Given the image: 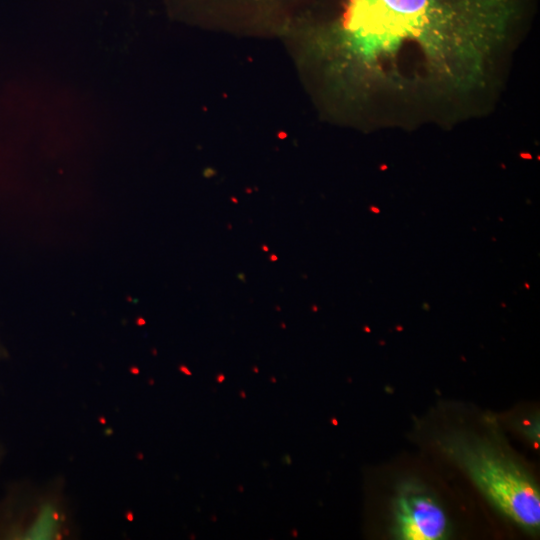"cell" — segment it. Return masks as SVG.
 Returning <instances> with one entry per match:
<instances>
[{
  "instance_id": "4",
  "label": "cell",
  "mask_w": 540,
  "mask_h": 540,
  "mask_svg": "<svg viewBox=\"0 0 540 540\" xmlns=\"http://www.w3.org/2000/svg\"><path fill=\"white\" fill-rule=\"evenodd\" d=\"M220 377L218 378V382H221L224 380V376L223 375H219Z\"/></svg>"
},
{
  "instance_id": "2",
  "label": "cell",
  "mask_w": 540,
  "mask_h": 540,
  "mask_svg": "<svg viewBox=\"0 0 540 540\" xmlns=\"http://www.w3.org/2000/svg\"><path fill=\"white\" fill-rule=\"evenodd\" d=\"M393 531L402 540H440L449 534L447 516L438 501L416 483L403 484L393 502Z\"/></svg>"
},
{
  "instance_id": "1",
  "label": "cell",
  "mask_w": 540,
  "mask_h": 540,
  "mask_svg": "<svg viewBox=\"0 0 540 540\" xmlns=\"http://www.w3.org/2000/svg\"><path fill=\"white\" fill-rule=\"evenodd\" d=\"M437 443L499 512L530 532L538 530L539 488L527 469L502 443L460 430L444 433Z\"/></svg>"
},
{
  "instance_id": "6",
  "label": "cell",
  "mask_w": 540,
  "mask_h": 540,
  "mask_svg": "<svg viewBox=\"0 0 540 540\" xmlns=\"http://www.w3.org/2000/svg\"><path fill=\"white\" fill-rule=\"evenodd\" d=\"M0 356H1V349H0Z\"/></svg>"
},
{
  "instance_id": "5",
  "label": "cell",
  "mask_w": 540,
  "mask_h": 540,
  "mask_svg": "<svg viewBox=\"0 0 540 540\" xmlns=\"http://www.w3.org/2000/svg\"><path fill=\"white\" fill-rule=\"evenodd\" d=\"M2 449L0 448V463H1V460H2Z\"/></svg>"
},
{
  "instance_id": "3",
  "label": "cell",
  "mask_w": 540,
  "mask_h": 540,
  "mask_svg": "<svg viewBox=\"0 0 540 540\" xmlns=\"http://www.w3.org/2000/svg\"><path fill=\"white\" fill-rule=\"evenodd\" d=\"M524 433L533 439L534 441L539 440V422L538 420H532L528 423H524L523 426Z\"/></svg>"
}]
</instances>
